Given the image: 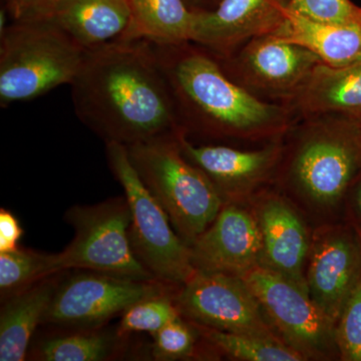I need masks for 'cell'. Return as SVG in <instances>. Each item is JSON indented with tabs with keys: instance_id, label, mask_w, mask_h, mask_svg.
<instances>
[{
	"instance_id": "10",
	"label": "cell",
	"mask_w": 361,
	"mask_h": 361,
	"mask_svg": "<svg viewBox=\"0 0 361 361\" xmlns=\"http://www.w3.org/2000/svg\"><path fill=\"white\" fill-rule=\"evenodd\" d=\"M164 286L94 271L80 273L59 282L42 324L97 329L135 303L166 293Z\"/></svg>"
},
{
	"instance_id": "15",
	"label": "cell",
	"mask_w": 361,
	"mask_h": 361,
	"mask_svg": "<svg viewBox=\"0 0 361 361\" xmlns=\"http://www.w3.org/2000/svg\"><path fill=\"white\" fill-rule=\"evenodd\" d=\"M196 271L244 278L262 266V238L248 201L225 203L190 246Z\"/></svg>"
},
{
	"instance_id": "28",
	"label": "cell",
	"mask_w": 361,
	"mask_h": 361,
	"mask_svg": "<svg viewBox=\"0 0 361 361\" xmlns=\"http://www.w3.org/2000/svg\"><path fill=\"white\" fill-rule=\"evenodd\" d=\"M339 360L361 361V280L336 323Z\"/></svg>"
},
{
	"instance_id": "24",
	"label": "cell",
	"mask_w": 361,
	"mask_h": 361,
	"mask_svg": "<svg viewBox=\"0 0 361 361\" xmlns=\"http://www.w3.org/2000/svg\"><path fill=\"white\" fill-rule=\"evenodd\" d=\"M63 272L59 253H40L32 250L0 252V291L7 298L45 278Z\"/></svg>"
},
{
	"instance_id": "25",
	"label": "cell",
	"mask_w": 361,
	"mask_h": 361,
	"mask_svg": "<svg viewBox=\"0 0 361 361\" xmlns=\"http://www.w3.org/2000/svg\"><path fill=\"white\" fill-rule=\"evenodd\" d=\"M180 317L182 315L174 298L163 293L149 297L128 308L116 330L121 336H129L135 332H146L154 336L159 330Z\"/></svg>"
},
{
	"instance_id": "7",
	"label": "cell",
	"mask_w": 361,
	"mask_h": 361,
	"mask_svg": "<svg viewBox=\"0 0 361 361\" xmlns=\"http://www.w3.org/2000/svg\"><path fill=\"white\" fill-rule=\"evenodd\" d=\"M65 218L75 236L59 253L63 272L94 271L137 281L160 282L135 257L130 246V210L126 196L71 207Z\"/></svg>"
},
{
	"instance_id": "12",
	"label": "cell",
	"mask_w": 361,
	"mask_h": 361,
	"mask_svg": "<svg viewBox=\"0 0 361 361\" xmlns=\"http://www.w3.org/2000/svg\"><path fill=\"white\" fill-rule=\"evenodd\" d=\"M361 280V239L351 223H329L313 230L307 266L308 294L334 323Z\"/></svg>"
},
{
	"instance_id": "23",
	"label": "cell",
	"mask_w": 361,
	"mask_h": 361,
	"mask_svg": "<svg viewBox=\"0 0 361 361\" xmlns=\"http://www.w3.org/2000/svg\"><path fill=\"white\" fill-rule=\"evenodd\" d=\"M216 355L240 361H305L280 337L221 331L192 322Z\"/></svg>"
},
{
	"instance_id": "27",
	"label": "cell",
	"mask_w": 361,
	"mask_h": 361,
	"mask_svg": "<svg viewBox=\"0 0 361 361\" xmlns=\"http://www.w3.org/2000/svg\"><path fill=\"white\" fill-rule=\"evenodd\" d=\"M288 9L318 23L361 25V6L351 0H290Z\"/></svg>"
},
{
	"instance_id": "5",
	"label": "cell",
	"mask_w": 361,
	"mask_h": 361,
	"mask_svg": "<svg viewBox=\"0 0 361 361\" xmlns=\"http://www.w3.org/2000/svg\"><path fill=\"white\" fill-rule=\"evenodd\" d=\"M178 135H163L127 148L142 182L190 247L212 224L225 202L210 179L183 155Z\"/></svg>"
},
{
	"instance_id": "30",
	"label": "cell",
	"mask_w": 361,
	"mask_h": 361,
	"mask_svg": "<svg viewBox=\"0 0 361 361\" xmlns=\"http://www.w3.org/2000/svg\"><path fill=\"white\" fill-rule=\"evenodd\" d=\"M20 221L13 213L1 208L0 210V252H11L18 249L23 237Z\"/></svg>"
},
{
	"instance_id": "33",
	"label": "cell",
	"mask_w": 361,
	"mask_h": 361,
	"mask_svg": "<svg viewBox=\"0 0 361 361\" xmlns=\"http://www.w3.org/2000/svg\"><path fill=\"white\" fill-rule=\"evenodd\" d=\"M356 118H357L358 123H360V128H361V114H358V115H355Z\"/></svg>"
},
{
	"instance_id": "14",
	"label": "cell",
	"mask_w": 361,
	"mask_h": 361,
	"mask_svg": "<svg viewBox=\"0 0 361 361\" xmlns=\"http://www.w3.org/2000/svg\"><path fill=\"white\" fill-rule=\"evenodd\" d=\"M262 238V266L307 290L306 266L313 230L299 207L276 187L268 186L248 200Z\"/></svg>"
},
{
	"instance_id": "13",
	"label": "cell",
	"mask_w": 361,
	"mask_h": 361,
	"mask_svg": "<svg viewBox=\"0 0 361 361\" xmlns=\"http://www.w3.org/2000/svg\"><path fill=\"white\" fill-rule=\"evenodd\" d=\"M283 137L256 149L195 145L185 133L178 135V141L185 158L210 179L225 203H242L274 184L283 153Z\"/></svg>"
},
{
	"instance_id": "3",
	"label": "cell",
	"mask_w": 361,
	"mask_h": 361,
	"mask_svg": "<svg viewBox=\"0 0 361 361\" xmlns=\"http://www.w3.org/2000/svg\"><path fill=\"white\" fill-rule=\"evenodd\" d=\"M361 171V128L355 115L298 116L283 137L274 186L316 227L339 222Z\"/></svg>"
},
{
	"instance_id": "22",
	"label": "cell",
	"mask_w": 361,
	"mask_h": 361,
	"mask_svg": "<svg viewBox=\"0 0 361 361\" xmlns=\"http://www.w3.org/2000/svg\"><path fill=\"white\" fill-rule=\"evenodd\" d=\"M128 336L118 330L90 329L77 334L51 337L32 350V360L42 361H104L116 357Z\"/></svg>"
},
{
	"instance_id": "29",
	"label": "cell",
	"mask_w": 361,
	"mask_h": 361,
	"mask_svg": "<svg viewBox=\"0 0 361 361\" xmlns=\"http://www.w3.org/2000/svg\"><path fill=\"white\" fill-rule=\"evenodd\" d=\"M63 0H4L13 21L54 20Z\"/></svg>"
},
{
	"instance_id": "4",
	"label": "cell",
	"mask_w": 361,
	"mask_h": 361,
	"mask_svg": "<svg viewBox=\"0 0 361 361\" xmlns=\"http://www.w3.org/2000/svg\"><path fill=\"white\" fill-rule=\"evenodd\" d=\"M85 54L54 20L13 21L1 32L0 106L32 101L71 85Z\"/></svg>"
},
{
	"instance_id": "11",
	"label": "cell",
	"mask_w": 361,
	"mask_h": 361,
	"mask_svg": "<svg viewBox=\"0 0 361 361\" xmlns=\"http://www.w3.org/2000/svg\"><path fill=\"white\" fill-rule=\"evenodd\" d=\"M174 301L189 322L221 331L280 337L244 278L196 271Z\"/></svg>"
},
{
	"instance_id": "16",
	"label": "cell",
	"mask_w": 361,
	"mask_h": 361,
	"mask_svg": "<svg viewBox=\"0 0 361 361\" xmlns=\"http://www.w3.org/2000/svg\"><path fill=\"white\" fill-rule=\"evenodd\" d=\"M290 0H222L209 13H194L191 42L227 58L249 40L283 26Z\"/></svg>"
},
{
	"instance_id": "6",
	"label": "cell",
	"mask_w": 361,
	"mask_h": 361,
	"mask_svg": "<svg viewBox=\"0 0 361 361\" xmlns=\"http://www.w3.org/2000/svg\"><path fill=\"white\" fill-rule=\"evenodd\" d=\"M106 153L109 167L129 203V238L135 257L158 281L182 286L196 273L190 247L180 239L167 214L142 182L127 147L108 142Z\"/></svg>"
},
{
	"instance_id": "32",
	"label": "cell",
	"mask_w": 361,
	"mask_h": 361,
	"mask_svg": "<svg viewBox=\"0 0 361 361\" xmlns=\"http://www.w3.org/2000/svg\"><path fill=\"white\" fill-rule=\"evenodd\" d=\"M193 13H209L216 8L222 0H184Z\"/></svg>"
},
{
	"instance_id": "26",
	"label": "cell",
	"mask_w": 361,
	"mask_h": 361,
	"mask_svg": "<svg viewBox=\"0 0 361 361\" xmlns=\"http://www.w3.org/2000/svg\"><path fill=\"white\" fill-rule=\"evenodd\" d=\"M154 337L152 355L159 361H175L205 357L198 339L200 334L193 323L184 317L169 323Z\"/></svg>"
},
{
	"instance_id": "31",
	"label": "cell",
	"mask_w": 361,
	"mask_h": 361,
	"mask_svg": "<svg viewBox=\"0 0 361 361\" xmlns=\"http://www.w3.org/2000/svg\"><path fill=\"white\" fill-rule=\"evenodd\" d=\"M344 213L349 223L361 229V171L349 190Z\"/></svg>"
},
{
	"instance_id": "21",
	"label": "cell",
	"mask_w": 361,
	"mask_h": 361,
	"mask_svg": "<svg viewBox=\"0 0 361 361\" xmlns=\"http://www.w3.org/2000/svg\"><path fill=\"white\" fill-rule=\"evenodd\" d=\"M132 20L123 39L155 44L191 42L194 13L184 0H129Z\"/></svg>"
},
{
	"instance_id": "34",
	"label": "cell",
	"mask_w": 361,
	"mask_h": 361,
	"mask_svg": "<svg viewBox=\"0 0 361 361\" xmlns=\"http://www.w3.org/2000/svg\"><path fill=\"white\" fill-rule=\"evenodd\" d=\"M356 229H357L358 233H360V236L361 239V229H360V228H356Z\"/></svg>"
},
{
	"instance_id": "19",
	"label": "cell",
	"mask_w": 361,
	"mask_h": 361,
	"mask_svg": "<svg viewBox=\"0 0 361 361\" xmlns=\"http://www.w3.org/2000/svg\"><path fill=\"white\" fill-rule=\"evenodd\" d=\"M130 20L129 0H63L54 18L87 51L123 39Z\"/></svg>"
},
{
	"instance_id": "8",
	"label": "cell",
	"mask_w": 361,
	"mask_h": 361,
	"mask_svg": "<svg viewBox=\"0 0 361 361\" xmlns=\"http://www.w3.org/2000/svg\"><path fill=\"white\" fill-rule=\"evenodd\" d=\"M273 329L306 360L339 358L336 324L290 280L264 267L244 277Z\"/></svg>"
},
{
	"instance_id": "1",
	"label": "cell",
	"mask_w": 361,
	"mask_h": 361,
	"mask_svg": "<svg viewBox=\"0 0 361 361\" xmlns=\"http://www.w3.org/2000/svg\"><path fill=\"white\" fill-rule=\"evenodd\" d=\"M71 85L75 115L106 144L128 147L184 132L148 40L121 39L87 49Z\"/></svg>"
},
{
	"instance_id": "20",
	"label": "cell",
	"mask_w": 361,
	"mask_h": 361,
	"mask_svg": "<svg viewBox=\"0 0 361 361\" xmlns=\"http://www.w3.org/2000/svg\"><path fill=\"white\" fill-rule=\"evenodd\" d=\"M274 35L314 52L325 65L342 66L361 59V25L318 23L288 9L286 21Z\"/></svg>"
},
{
	"instance_id": "9",
	"label": "cell",
	"mask_w": 361,
	"mask_h": 361,
	"mask_svg": "<svg viewBox=\"0 0 361 361\" xmlns=\"http://www.w3.org/2000/svg\"><path fill=\"white\" fill-rule=\"evenodd\" d=\"M218 61L233 80L252 94L287 106L322 63L314 52L276 35L249 40Z\"/></svg>"
},
{
	"instance_id": "17",
	"label": "cell",
	"mask_w": 361,
	"mask_h": 361,
	"mask_svg": "<svg viewBox=\"0 0 361 361\" xmlns=\"http://www.w3.org/2000/svg\"><path fill=\"white\" fill-rule=\"evenodd\" d=\"M54 275L4 299L0 311V361H23L35 329L42 324L59 278Z\"/></svg>"
},
{
	"instance_id": "2",
	"label": "cell",
	"mask_w": 361,
	"mask_h": 361,
	"mask_svg": "<svg viewBox=\"0 0 361 361\" xmlns=\"http://www.w3.org/2000/svg\"><path fill=\"white\" fill-rule=\"evenodd\" d=\"M152 44L187 137L266 144L283 137L298 118L287 104L265 101L237 84L200 45Z\"/></svg>"
},
{
	"instance_id": "18",
	"label": "cell",
	"mask_w": 361,
	"mask_h": 361,
	"mask_svg": "<svg viewBox=\"0 0 361 361\" xmlns=\"http://www.w3.org/2000/svg\"><path fill=\"white\" fill-rule=\"evenodd\" d=\"M288 106L297 116L361 114V59L342 66L320 63Z\"/></svg>"
}]
</instances>
